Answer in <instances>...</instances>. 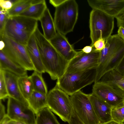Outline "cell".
<instances>
[{"instance_id": "6da1fadb", "label": "cell", "mask_w": 124, "mask_h": 124, "mask_svg": "<svg viewBox=\"0 0 124 124\" xmlns=\"http://www.w3.org/2000/svg\"><path fill=\"white\" fill-rule=\"evenodd\" d=\"M34 34L46 72L52 80H57L65 73L70 61L58 52L38 27Z\"/></svg>"}, {"instance_id": "7a4b0ae2", "label": "cell", "mask_w": 124, "mask_h": 124, "mask_svg": "<svg viewBox=\"0 0 124 124\" xmlns=\"http://www.w3.org/2000/svg\"><path fill=\"white\" fill-rule=\"evenodd\" d=\"M105 42V48L100 52L94 83L115 70L124 56V41L117 34L111 35Z\"/></svg>"}, {"instance_id": "3957f363", "label": "cell", "mask_w": 124, "mask_h": 124, "mask_svg": "<svg viewBox=\"0 0 124 124\" xmlns=\"http://www.w3.org/2000/svg\"><path fill=\"white\" fill-rule=\"evenodd\" d=\"M38 20L17 15L10 17L5 26L3 35L26 46L38 27Z\"/></svg>"}, {"instance_id": "277c9868", "label": "cell", "mask_w": 124, "mask_h": 124, "mask_svg": "<svg viewBox=\"0 0 124 124\" xmlns=\"http://www.w3.org/2000/svg\"><path fill=\"white\" fill-rule=\"evenodd\" d=\"M78 16V6L74 0H65L55 8L54 21L57 32L65 35L72 31Z\"/></svg>"}, {"instance_id": "5b68a950", "label": "cell", "mask_w": 124, "mask_h": 124, "mask_svg": "<svg viewBox=\"0 0 124 124\" xmlns=\"http://www.w3.org/2000/svg\"><path fill=\"white\" fill-rule=\"evenodd\" d=\"M97 68L71 73H65L58 79V86L70 96L95 82Z\"/></svg>"}, {"instance_id": "8992f818", "label": "cell", "mask_w": 124, "mask_h": 124, "mask_svg": "<svg viewBox=\"0 0 124 124\" xmlns=\"http://www.w3.org/2000/svg\"><path fill=\"white\" fill-rule=\"evenodd\" d=\"M114 17L100 10L93 9L90 15V37L93 47L95 42L100 38L106 39L111 35L114 28Z\"/></svg>"}, {"instance_id": "52a82bcc", "label": "cell", "mask_w": 124, "mask_h": 124, "mask_svg": "<svg viewBox=\"0 0 124 124\" xmlns=\"http://www.w3.org/2000/svg\"><path fill=\"white\" fill-rule=\"evenodd\" d=\"M47 107L64 122L69 121L73 109L69 95L56 84L48 93Z\"/></svg>"}, {"instance_id": "ba28073f", "label": "cell", "mask_w": 124, "mask_h": 124, "mask_svg": "<svg viewBox=\"0 0 124 124\" xmlns=\"http://www.w3.org/2000/svg\"><path fill=\"white\" fill-rule=\"evenodd\" d=\"M73 109L84 124H101L90 100L89 94L80 90L70 96Z\"/></svg>"}, {"instance_id": "9c48e42d", "label": "cell", "mask_w": 124, "mask_h": 124, "mask_svg": "<svg viewBox=\"0 0 124 124\" xmlns=\"http://www.w3.org/2000/svg\"><path fill=\"white\" fill-rule=\"evenodd\" d=\"M1 40L5 44L2 50L11 60L27 70L35 71L25 46L4 35Z\"/></svg>"}, {"instance_id": "30bf717a", "label": "cell", "mask_w": 124, "mask_h": 124, "mask_svg": "<svg viewBox=\"0 0 124 124\" xmlns=\"http://www.w3.org/2000/svg\"><path fill=\"white\" fill-rule=\"evenodd\" d=\"M8 98L7 115L12 120L24 124H34L35 114L29 107L14 98Z\"/></svg>"}, {"instance_id": "8fae6325", "label": "cell", "mask_w": 124, "mask_h": 124, "mask_svg": "<svg viewBox=\"0 0 124 124\" xmlns=\"http://www.w3.org/2000/svg\"><path fill=\"white\" fill-rule=\"evenodd\" d=\"M100 51L93 47L92 51L86 53L82 50L70 61L65 73H71L97 68Z\"/></svg>"}, {"instance_id": "7c38bea8", "label": "cell", "mask_w": 124, "mask_h": 124, "mask_svg": "<svg viewBox=\"0 0 124 124\" xmlns=\"http://www.w3.org/2000/svg\"><path fill=\"white\" fill-rule=\"evenodd\" d=\"M92 94L104 101L112 107L122 103L124 97L107 83L99 81L93 85Z\"/></svg>"}, {"instance_id": "4fadbf2b", "label": "cell", "mask_w": 124, "mask_h": 124, "mask_svg": "<svg viewBox=\"0 0 124 124\" xmlns=\"http://www.w3.org/2000/svg\"><path fill=\"white\" fill-rule=\"evenodd\" d=\"M93 9L101 11L115 18L124 12V0H88Z\"/></svg>"}, {"instance_id": "5bb4252c", "label": "cell", "mask_w": 124, "mask_h": 124, "mask_svg": "<svg viewBox=\"0 0 124 124\" xmlns=\"http://www.w3.org/2000/svg\"><path fill=\"white\" fill-rule=\"evenodd\" d=\"M49 41L58 52L68 61L71 60L80 52L75 51L65 35L58 32Z\"/></svg>"}, {"instance_id": "9a60e30c", "label": "cell", "mask_w": 124, "mask_h": 124, "mask_svg": "<svg viewBox=\"0 0 124 124\" xmlns=\"http://www.w3.org/2000/svg\"><path fill=\"white\" fill-rule=\"evenodd\" d=\"M89 96L95 112L101 123L111 120V106L92 93L89 94Z\"/></svg>"}, {"instance_id": "2e32d148", "label": "cell", "mask_w": 124, "mask_h": 124, "mask_svg": "<svg viewBox=\"0 0 124 124\" xmlns=\"http://www.w3.org/2000/svg\"><path fill=\"white\" fill-rule=\"evenodd\" d=\"M3 70L9 96L29 106L27 101L22 95L18 87V80L19 77L10 71Z\"/></svg>"}, {"instance_id": "e0dca14e", "label": "cell", "mask_w": 124, "mask_h": 124, "mask_svg": "<svg viewBox=\"0 0 124 124\" xmlns=\"http://www.w3.org/2000/svg\"><path fill=\"white\" fill-rule=\"evenodd\" d=\"M26 49L35 69V71L42 74L46 71L37 44L34 33L30 38L26 45Z\"/></svg>"}, {"instance_id": "ac0fdd59", "label": "cell", "mask_w": 124, "mask_h": 124, "mask_svg": "<svg viewBox=\"0 0 124 124\" xmlns=\"http://www.w3.org/2000/svg\"><path fill=\"white\" fill-rule=\"evenodd\" d=\"M99 81L107 83L124 97V77L115 70L106 73Z\"/></svg>"}, {"instance_id": "d6986e66", "label": "cell", "mask_w": 124, "mask_h": 124, "mask_svg": "<svg viewBox=\"0 0 124 124\" xmlns=\"http://www.w3.org/2000/svg\"><path fill=\"white\" fill-rule=\"evenodd\" d=\"M39 20L41 23L44 36L49 41L56 35L57 32L54 20L47 8Z\"/></svg>"}, {"instance_id": "ffe728a7", "label": "cell", "mask_w": 124, "mask_h": 124, "mask_svg": "<svg viewBox=\"0 0 124 124\" xmlns=\"http://www.w3.org/2000/svg\"><path fill=\"white\" fill-rule=\"evenodd\" d=\"M0 69L10 71L19 77L27 75V70L11 60L2 50L0 51Z\"/></svg>"}, {"instance_id": "44dd1931", "label": "cell", "mask_w": 124, "mask_h": 124, "mask_svg": "<svg viewBox=\"0 0 124 124\" xmlns=\"http://www.w3.org/2000/svg\"><path fill=\"white\" fill-rule=\"evenodd\" d=\"M47 96L34 91L27 100L29 107L36 115L39 111L47 107Z\"/></svg>"}, {"instance_id": "7402d4cb", "label": "cell", "mask_w": 124, "mask_h": 124, "mask_svg": "<svg viewBox=\"0 0 124 124\" xmlns=\"http://www.w3.org/2000/svg\"><path fill=\"white\" fill-rule=\"evenodd\" d=\"M45 1L32 5L27 9L18 15L22 16L39 20L47 8Z\"/></svg>"}, {"instance_id": "603a6c76", "label": "cell", "mask_w": 124, "mask_h": 124, "mask_svg": "<svg viewBox=\"0 0 124 124\" xmlns=\"http://www.w3.org/2000/svg\"><path fill=\"white\" fill-rule=\"evenodd\" d=\"M34 124H60L52 111L46 107L36 114Z\"/></svg>"}, {"instance_id": "cb8c5ba5", "label": "cell", "mask_w": 124, "mask_h": 124, "mask_svg": "<svg viewBox=\"0 0 124 124\" xmlns=\"http://www.w3.org/2000/svg\"><path fill=\"white\" fill-rule=\"evenodd\" d=\"M18 84L20 91L24 98L27 101L34 91L30 76L27 75L19 77Z\"/></svg>"}, {"instance_id": "d4e9b609", "label": "cell", "mask_w": 124, "mask_h": 124, "mask_svg": "<svg viewBox=\"0 0 124 124\" xmlns=\"http://www.w3.org/2000/svg\"><path fill=\"white\" fill-rule=\"evenodd\" d=\"M12 1L13 6L11 9L8 11L9 17L18 15L35 3V0H17Z\"/></svg>"}, {"instance_id": "484cf974", "label": "cell", "mask_w": 124, "mask_h": 124, "mask_svg": "<svg viewBox=\"0 0 124 124\" xmlns=\"http://www.w3.org/2000/svg\"><path fill=\"white\" fill-rule=\"evenodd\" d=\"M42 74V73L34 71L30 77L34 91L47 95L48 93L47 87Z\"/></svg>"}, {"instance_id": "4316f807", "label": "cell", "mask_w": 124, "mask_h": 124, "mask_svg": "<svg viewBox=\"0 0 124 124\" xmlns=\"http://www.w3.org/2000/svg\"><path fill=\"white\" fill-rule=\"evenodd\" d=\"M111 116L113 120L120 124H124V105L123 103L112 108Z\"/></svg>"}, {"instance_id": "83f0119b", "label": "cell", "mask_w": 124, "mask_h": 124, "mask_svg": "<svg viewBox=\"0 0 124 124\" xmlns=\"http://www.w3.org/2000/svg\"><path fill=\"white\" fill-rule=\"evenodd\" d=\"M9 95L7 89L4 71L0 69V99L4 100Z\"/></svg>"}, {"instance_id": "f1b7e54d", "label": "cell", "mask_w": 124, "mask_h": 124, "mask_svg": "<svg viewBox=\"0 0 124 124\" xmlns=\"http://www.w3.org/2000/svg\"><path fill=\"white\" fill-rule=\"evenodd\" d=\"M8 10L0 8V39H2L5 25L9 17L8 14Z\"/></svg>"}, {"instance_id": "f546056e", "label": "cell", "mask_w": 124, "mask_h": 124, "mask_svg": "<svg viewBox=\"0 0 124 124\" xmlns=\"http://www.w3.org/2000/svg\"><path fill=\"white\" fill-rule=\"evenodd\" d=\"M105 40L100 38L95 42L93 45V47L96 50L100 51L105 48Z\"/></svg>"}, {"instance_id": "4dcf8cb0", "label": "cell", "mask_w": 124, "mask_h": 124, "mask_svg": "<svg viewBox=\"0 0 124 124\" xmlns=\"http://www.w3.org/2000/svg\"><path fill=\"white\" fill-rule=\"evenodd\" d=\"M13 5L12 0H0V8L7 10L11 9Z\"/></svg>"}, {"instance_id": "1f68e13d", "label": "cell", "mask_w": 124, "mask_h": 124, "mask_svg": "<svg viewBox=\"0 0 124 124\" xmlns=\"http://www.w3.org/2000/svg\"><path fill=\"white\" fill-rule=\"evenodd\" d=\"M68 123L69 124H84L79 118L73 109L70 118Z\"/></svg>"}, {"instance_id": "d6a6232c", "label": "cell", "mask_w": 124, "mask_h": 124, "mask_svg": "<svg viewBox=\"0 0 124 124\" xmlns=\"http://www.w3.org/2000/svg\"><path fill=\"white\" fill-rule=\"evenodd\" d=\"M115 70L121 75L124 76V56Z\"/></svg>"}, {"instance_id": "836d02e7", "label": "cell", "mask_w": 124, "mask_h": 124, "mask_svg": "<svg viewBox=\"0 0 124 124\" xmlns=\"http://www.w3.org/2000/svg\"><path fill=\"white\" fill-rule=\"evenodd\" d=\"M115 18L117 20V27L121 26L124 28V12Z\"/></svg>"}, {"instance_id": "e575fe53", "label": "cell", "mask_w": 124, "mask_h": 124, "mask_svg": "<svg viewBox=\"0 0 124 124\" xmlns=\"http://www.w3.org/2000/svg\"><path fill=\"white\" fill-rule=\"evenodd\" d=\"M0 122L7 116V114L6 113L5 107L1 102V100L0 101Z\"/></svg>"}, {"instance_id": "d590c367", "label": "cell", "mask_w": 124, "mask_h": 124, "mask_svg": "<svg viewBox=\"0 0 124 124\" xmlns=\"http://www.w3.org/2000/svg\"><path fill=\"white\" fill-rule=\"evenodd\" d=\"M65 0H50L49 2L50 4L55 8L60 5Z\"/></svg>"}, {"instance_id": "8d00e7d4", "label": "cell", "mask_w": 124, "mask_h": 124, "mask_svg": "<svg viewBox=\"0 0 124 124\" xmlns=\"http://www.w3.org/2000/svg\"><path fill=\"white\" fill-rule=\"evenodd\" d=\"M118 36L124 41V28L122 26L118 27L117 31Z\"/></svg>"}, {"instance_id": "74e56055", "label": "cell", "mask_w": 124, "mask_h": 124, "mask_svg": "<svg viewBox=\"0 0 124 124\" xmlns=\"http://www.w3.org/2000/svg\"><path fill=\"white\" fill-rule=\"evenodd\" d=\"M0 124H14L8 116H7L2 120L0 122Z\"/></svg>"}, {"instance_id": "f35d334b", "label": "cell", "mask_w": 124, "mask_h": 124, "mask_svg": "<svg viewBox=\"0 0 124 124\" xmlns=\"http://www.w3.org/2000/svg\"><path fill=\"white\" fill-rule=\"evenodd\" d=\"M93 47L91 46H86L82 49L83 52L86 53H89L91 52L93 49Z\"/></svg>"}, {"instance_id": "ab89813d", "label": "cell", "mask_w": 124, "mask_h": 124, "mask_svg": "<svg viewBox=\"0 0 124 124\" xmlns=\"http://www.w3.org/2000/svg\"><path fill=\"white\" fill-rule=\"evenodd\" d=\"M5 46V43L2 40H0V50H2L4 47Z\"/></svg>"}, {"instance_id": "60d3db41", "label": "cell", "mask_w": 124, "mask_h": 124, "mask_svg": "<svg viewBox=\"0 0 124 124\" xmlns=\"http://www.w3.org/2000/svg\"><path fill=\"white\" fill-rule=\"evenodd\" d=\"M101 124H121L119 123L116 122L112 120L111 121L108 122L107 123L102 124L101 123Z\"/></svg>"}, {"instance_id": "b9f144b4", "label": "cell", "mask_w": 124, "mask_h": 124, "mask_svg": "<svg viewBox=\"0 0 124 124\" xmlns=\"http://www.w3.org/2000/svg\"><path fill=\"white\" fill-rule=\"evenodd\" d=\"M12 121L14 124H24L21 122L16 121L12 120Z\"/></svg>"}, {"instance_id": "7bdbcfd3", "label": "cell", "mask_w": 124, "mask_h": 124, "mask_svg": "<svg viewBox=\"0 0 124 124\" xmlns=\"http://www.w3.org/2000/svg\"><path fill=\"white\" fill-rule=\"evenodd\" d=\"M123 103L124 105V99L123 101Z\"/></svg>"}, {"instance_id": "ee69618b", "label": "cell", "mask_w": 124, "mask_h": 124, "mask_svg": "<svg viewBox=\"0 0 124 124\" xmlns=\"http://www.w3.org/2000/svg\"></svg>"}, {"instance_id": "f6af8a7d", "label": "cell", "mask_w": 124, "mask_h": 124, "mask_svg": "<svg viewBox=\"0 0 124 124\" xmlns=\"http://www.w3.org/2000/svg\"></svg>"}]
</instances>
